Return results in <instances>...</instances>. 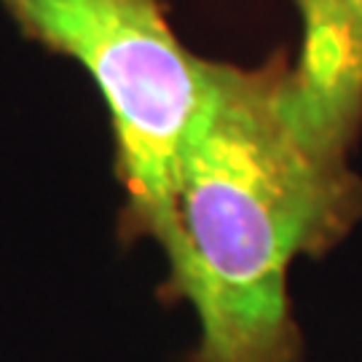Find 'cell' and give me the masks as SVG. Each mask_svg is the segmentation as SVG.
Segmentation results:
<instances>
[{
    "mask_svg": "<svg viewBox=\"0 0 362 362\" xmlns=\"http://www.w3.org/2000/svg\"><path fill=\"white\" fill-rule=\"evenodd\" d=\"M303 25L290 81L320 129L349 148L362 121V0H296Z\"/></svg>",
    "mask_w": 362,
    "mask_h": 362,
    "instance_id": "3957f363",
    "label": "cell"
},
{
    "mask_svg": "<svg viewBox=\"0 0 362 362\" xmlns=\"http://www.w3.org/2000/svg\"><path fill=\"white\" fill-rule=\"evenodd\" d=\"M300 107L290 70L218 62L169 199V287L196 314L191 362H298L290 269L349 231L362 185Z\"/></svg>",
    "mask_w": 362,
    "mask_h": 362,
    "instance_id": "6da1fadb",
    "label": "cell"
},
{
    "mask_svg": "<svg viewBox=\"0 0 362 362\" xmlns=\"http://www.w3.org/2000/svg\"><path fill=\"white\" fill-rule=\"evenodd\" d=\"M43 46L76 59L100 89L134 226L164 245L182 148L215 83V67L180 43L161 0H6Z\"/></svg>",
    "mask_w": 362,
    "mask_h": 362,
    "instance_id": "7a4b0ae2",
    "label": "cell"
}]
</instances>
